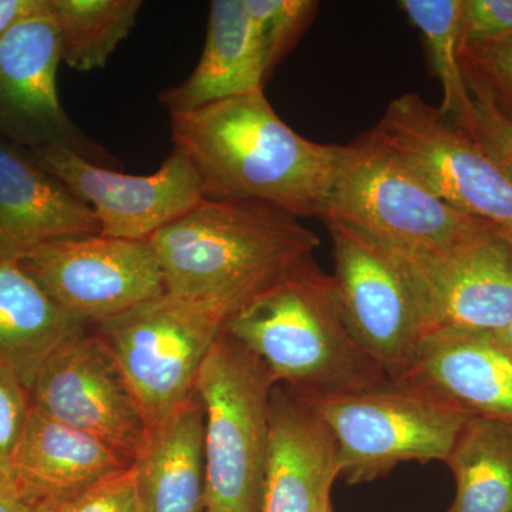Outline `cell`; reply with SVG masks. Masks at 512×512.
<instances>
[{"mask_svg": "<svg viewBox=\"0 0 512 512\" xmlns=\"http://www.w3.org/2000/svg\"><path fill=\"white\" fill-rule=\"evenodd\" d=\"M464 72L476 77L512 119V35L461 52Z\"/></svg>", "mask_w": 512, "mask_h": 512, "instance_id": "4316f807", "label": "cell"}, {"mask_svg": "<svg viewBox=\"0 0 512 512\" xmlns=\"http://www.w3.org/2000/svg\"><path fill=\"white\" fill-rule=\"evenodd\" d=\"M174 150L190 160L204 198H249L293 217H320L342 146L296 133L264 90L170 114Z\"/></svg>", "mask_w": 512, "mask_h": 512, "instance_id": "6da1fadb", "label": "cell"}, {"mask_svg": "<svg viewBox=\"0 0 512 512\" xmlns=\"http://www.w3.org/2000/svg\"><path fill=\"white\" fill-rule=\"evenodd\" d=\"M399 8L426 43L434 76L443 90L440 113L467 133L474 104L461 63V0H402Z\"/></svg>", "mask_w": 512, "mask_h": 512, "instance_id": "cb8c5ba5", "label": "cell"}, {"mask_svg": "<svg viewBox=\"0 0 512 512\" xmlns=\"http://www.w3.org/2000/svg\"><path fill=\"white\" fill-rule=\"evenodd\" d=\"M311 403L338 444L340 477L355 485L407 461L446 463L471 417L396 382Z\"/></svg>", "mask_w": 512, "mask_h": 512, "instance_id": "8992f818", "label": "cell"}, {"mask_svg": "<svg viewBox=\"0 0 512 512\" xmlns=\"http://www.w3.org/2000/svg\"><path fill=\"white\" fill-rule=\"evenodd\" d=\"M43 510V508H42ZM43 512H146L138 497L133 473L127 468L123 473L107 478L67 503L45 508Z\"/></svg>", "mask_w": 512, "mask_h": 512, "instance_id": "f546056e", "label": "cell"}, {"mask_svg": "<svg viewBox=\"0 0 512 512\" xmlns=\"http://www.w3.org/2000/svg\"><path fill=\"white\" fill-rule=\"evenodd\" d=\"M32 399L29 390L8 367L0 365V481H10V466L28 423Z\"/></svg>", "mask_w": 512, "mask_h": 512, "instance_id": "83f0119b", "label": "cell"}, {"mask_svg": "<svg viewBox=\"0 0 512 512\" xmlns=\"http://www.w3.org/2000/svg\"><path fill=\"white\" fill-rule=\"evenodd\" d=\"M150 242L165 292L204 303L225 320L320 245L299 218L249 198H204Z\"/></svg>", "mask_w": 512, "mask_h": 512, "instance_id": "7a4b0ae2", "label": "cell"}, {"mask_svg": "<svg viewBox=\"0 0 512 512\" xmlns=\"http://www.w3.org/2000/svg\"><path fill=\"white\" fill-rule=\"evenodd\" d=\"M512 35V0H461L460 53Z\"/></svg>", "mask_w": 512, "mask_h": 512, "instance_id": "f1b7e54d", "label": "cell"}, {"mask_svg": "<svg viewBox=\"0 0 512 512\" xmlns=\"http://www.w3.org/2000/svg\"><path fill=\"white\" fill-rule=\"evenodd\" d=\"M495 335H497V338L500 339V342L503 343L505 348L510 350L512 355V322L507 328L500 330V332L495 333Z\"/></svg>", "mask_w": 512, "mask_h": 512, "instance_id": "d6a6232c", "label": "cell"}, {"mask_svg": "<svg viewBox=\"0 0 512 512\" xmlns=\"http://www.w3.org/2000/svg\"><path fill=\"white\" fill-rule=\"evenodd\" d=\"M464 74L474 104L473 121L467 134L494 158L512 180V119L497 106L493 96L476 77Z\"/></svg>", "mask_w": 512, "mask_h": 512, "instance_id": "484cf974", "label": "cell"}, {"mask_svg": "<svg viewBox=\"0 0 512 512\" xmlns=\"http://www.w3.org/2000/svg\"><path fill=\"white\" fill-rule=\"evenodd\" d=\"M0 512H43L20 497L12 483L0 481Z\"/></svg>", "mask_w": 512, "mask_h": 512, "instance_id": "1f68e13d", "label": "cell"}, {"mask_svg": "<svg viewBox=\"0 0 512 512\" xmlns=\"http://www.w3.org/2000/svg\"><path fill=\"white\" fill-rule=\"evenodd\" d=\"M62 63L77 72L103 69L136 26L141 0H49Z\"/></svg>", "mask_w": 512, "mask_h": 512, "instance_id": "603a6c76", "label": "cell"}, {"mask_svg": "<svg viewBox=\"0 0 512 512\" xmlns=\"http://www.w3.org/2000/svg\"><path fill=\"white\" fill-rule=\"evenodd\" d=\"M325 225L333 242L332 279L346 329L394 382L427 333L406 265L399 255L352 229Z\"/></svg>", "mask_w": 512, "mask_h": 512, "instance_id": "9c48e42d", "label": "cell"}, {"mask_svg": "<svg viewBox=\"0 0 512 512\" xmlns=\"http://www.w3.org/2000/svg\"><path fill=\"white\" fill-rule=\"evenodd\" d=\"M130 470L146 512H204L205 417L197 393L148 424Z\"/></svg>", "mask_w": 512, "mask_h": 512, "instance_id": "d6986e66", "label": "cell"}, {"mask_svg": "<svg viewBox=\"0 0 512 512\" xmlns=\"http://www.w3.org/2000/svg\"><path fill=\"white\" fill-rule=\"evenodd\" d=\"M20 265L60 306L97 323L165 293L150 239H62L33 249Z\"/></svg>", "mask_w": 512, "mask_h": 512, "instance_id": "30bf717a", "label": "cell"}, {"mask_svg": "<svg viewBox=\"0 0 512 512\" xmlns=\"http://www.w3.org/2000/svg\"><path fill=\"white\" fill-rule=\"evenodd\" d=\"M400 258L419 296L427 332L497 333L512 322V241L500 228L437 254Z\"/></svg>", "mask_w": 512, "mask_h": 512, "instance_id": "5bb4252c", "label": "cell"}, {"mask_svg": "<svg viewBox=\"0 0 512 512\" xmlns=\"http://www.w3.org/2000/svg\"><path fill=\"white\" fill-rule=\"evenodd\" d=\"M97 234L100 224L92 208L25 148L0 137V259L20 261L50 242Z\"/></svg>", "mask_w": 512, "mask_h": 512, "instance_id": "e0dca14e", "label": "cell"}, {"mask_svg": "<svg viewBox=\"0 0 512 512\" xmlns=\"http://www.w3.org/2000/svg\"><path fill=\"white\" fill-rule=\"evenodd\" d=\"M130 463L116 450L33 406L13 456L10 481L23 500L52 508L79 497Z\"/></svg>", "mask_w": 512, "mask_h": 512, "instance_id": "ac0fdd59", "label": "cell"}, {"mask_svg": "<svg viewBox=\"0 0 512 512\" xmlns=\"http://www.w3.org/2000/svg\"><path fill=\"white\" fill-rule=\"evenodd\" d=\"M446 463L456 480L448 512H512V420L468 417Z\"/></svg>", "mask_w": 512, "mask_h": 512, "instance_id": "7402d4cb", "label": "cell"}, {"mask_svg": "<svg viewBox=\"0 0 512 512\" xmlns=\"http://www.w3.org/2000/svg\"><path fill=\"white\" fill-rule=\"evenodd\" d=\"M369 133L441 200L512 238L510 175L437 107L402 94Z\"/></svg>", "mask_w": 512, "mask_h": 512, "instance_id": "ba28073f", "label": "cell"}, {"mask_svg": "<svg viewBox=\"0 0 512 512\" xmlns=\"http://www.w3.org/2000/svg\"><path fill=\"white\" fill-rule=\"evenodd\" d=\"M224 332L311 402L393 382L350 336L332 276L313 256L232 313Z\"/></svg>", "mask_w": 512, "mask_h": 512, "instance_id": "3957f363", "label": "cell"}, {"mask_svg": "<svg viewBox=\"0 0 512 512\" xmlns=\"http://www.w3.org/2000/svg\"><path fill=\"white\" fill-rule=\"evenodd\" d=\"M394 382L470 416L512 420V355L495 333L430 330Z\"/></svg>", "mask_w": 512, "mask_h": 512, "instance_id": "9a60e30c", "label": "cell"}, {"mask_svg": "<svg viewBox=\"0 0 512 512\" xmlns=\"http://www.w3.org/2000/svg\"><path fill=\"white\" fill-rule=\"evenodd\" d=\"M320 218L404 258L446 251L495 227L437 197L369 131L342 146Z\"/></svg>", "mask_w": 512, "mask_h": 512, "instance_id": "277c9868", "label": "cell"}, {"mask_svg": "<svg viewBox=\"0 0 512 512\" xmlns=\"http://www.w3.org/2000/svg\"><path fill=\"white\" fill-rule=\"evenodd\" d=\"M62 63L52 13L22 20L0 40V137L25 148H62L101 167H117L109 151L70 119L57 92Z\"/></svg>", "mask_w": 512, "mask_h": 512, "instance_id": "8fae6325", "label": "cell"}, {"mask_svg": "<svg viewBox=\"0 0 512 512\" xmlns=\"http://www.w3.org/2000/svg\"><path fill=\"white\" fill-rule=\"evenodd\" d=\"M26 151L92 208L104 237L150 239L204 200L197 171L178 150L150 175L120 173L62 148Z\"/></svg>", "mask_w": 512, "mask_h": 512, "instance_id": "7c38bea8", "label": "cell"}, {"mask_svg": "<svg viewBox=\"0 0 512 512\" xmlns=\"http://www.w3.org/2000/svg\"><path fill=\"white\" fill-rule=\"evenodd\" d=\"M511 238V237H510ZM511 241H512V238H511Z\"/></svg>", "mask_w": 512, "mask_h": 512, "instance_id": "e575fe53", "label": "cell"}, {"mask_svg": "<svg viewBox=\"0 0 512 512\" xmlns=\"http://www.w3.org/2000/svg\"><path fill=\"white\" fill-rule=\"evenodd\" d=\"M275 386L264 363L222 330L195 383L205 417L204 512H261Z\"/></svg>", "mask_w": 512, "mask_h": 512, "instance_id": "5b68a950", "label": "cell"}, {"mask_svg": "<svg viewBox=\"0 0 512 512\" xmlns=\"http://www.w3.org/2000/svg\"><path fill=\"white\" fill-rule=\"evenodd\" d=\"M264 57L244 0H214L200 60L190 76L158 96L170 114L264 90Z\"/></svg>", "mask_w": 512, "mask_h": 512, "instance_id": "ffe728a7", "label": "cell"}, {"mask_svg": "<svg viewBox=\"0 0 512 512\" xmlns=\"http://www.w3.org/2000/svg\"><path fill=\"white\" fill-rule=\"evenodd\" d=\"M49 12V0H0V40L13 26Z\"/></svg>", "mask_w": 512, "mask_h": 512, "instance_id": "4dcf8cb0", "label": "cell"}, {"mask_svg": "<svg viewBox=\"0 0 512 512\" xmlns=\"http://www.w3.org/2000/svg\"><path fill=\"white\" fill-rule=\"evenodd\" d=\"M338 444L309 400L274 389L261 512H330Z\"/></svg>", "mask_w": 512, "mask_h": 512, "instance_id": "2e32d148", "label": "cell"}, {"mask_svg": "<svg viewBox=\"0 0 512 512\" xmlns=\"http://www.w3.org/2000/svg\"><path fill=\"white\" fill-rule=\"evenodd\" d=\"M244 5L254 20L266 80H269L311 28L319 3L315 0H244Z\"/></svg>", "mask_w": 512, "mask_h": 512, "instance_id": "d4e9b609", "label": "cell"}, {"mask_svg": "<svg viewBox=\"0 0 512 512\" xmlns=\"http://www.w3.org/2000/svg\"><path fill=\"white\" fill-rule=\"evenodd\" d=\"M96 325L148 426L195 393L225 318L204 303L165 292Z\"/></svg>", "mask_w": 512, "mask_h": 512, "instance_id": "52a82bcc", "label": "cell"}, {"mask_svg": "<svg viewBox=\"0 0 512 512\" xmlns=\"http://www.w3.org/2000/svg\"><path fill=\"white\" fill-rule=\"evenodd\" d=\"M330 512H335V511H333V510H332V511H330Z\"/></svg>", "mask_w": 512, "mask_h": 512, "instance_id": "836d02e7", "label": "cell"}, {"mask_svg": "<svg viewBox=\"0 0 512 512\" xmlns=\"http://www.w3.org/2000/svg\"><path fill=\"white\" fill-rule=\"evenodd\" d=\"M33 406L133 461L147 421L99 336L64 343L29 387Z\"/></svg>", "mask_w": 512, "mask_h": 512, "instance_id": "4fadbf2b", "label": "cell"}, {"mask_svg": "<svg viewBox=\"0 0 512 512\" xmlns=\"http://www.w3.org/2000/svg\"><path fill=\"white\" fill-rule=\"evenodd\" d=\"M86 320L64 311L23 269L0 259V365L26 389L64 343L86 333Z\"/></svg>", "mask_w": 512, "mask_h": 512, "instance_id": "44dd1931", "label": "cell"}]
</instances>
